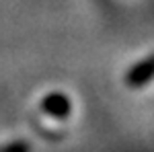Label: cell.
Instances as JSON below:
<instances>
[{
	"mask_svg": "<svg viewBox=\"0 0 154 152\" xmlns=\"http://www.w3.org/2000/svg\"><path fill=\"white\" fill-rule=\"evenodd\" d=\"M41 107H43L45 113H49L54 117H60V119L70 113V101L64 95H49L48 99L41 103Z\"/></svg>",
	"mask_w": 154,
	"mask_h": 152,
	"instance_id": "6da1fadb",
	"label": "cell"
},
{
	"mask_svg": "<svg viewBox=\"0 0 154 152\" xmlns=\"http://www.w3.org/2000/svg\"><path fill=\"white\" fill-rule=\"evenodd\" d=\"M152 76H154V60H150V62L140 64L138 68H134L131 74H130V78H128V82H130L131 86H140L144 82H148Z\"/></svg>",
	"mask_w": 154,
	"mask_h": 152,
	"instance_id": "7a4b0ae2",
	"label": "cell"
},
{
	"mask_svg": "<svg viewBox=\"0 0 154 152\" xmlns=\"http://www.w3.org/2000/svg\"><path fill=\"white\" fill-rule=\"evenodd\" d=\"M0 152H31V148H29V144H25V142H14V144L0 146Z\"/></svg>",
	"mask_w": 154,
	"mask_h": 152,
	"instance_id": "3957f363",
	"label": "cell"
}]
</instances>
